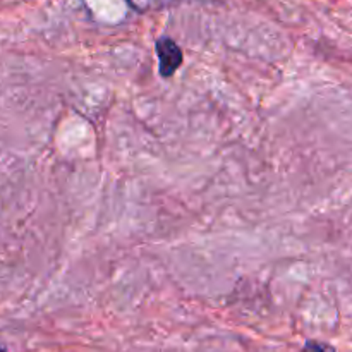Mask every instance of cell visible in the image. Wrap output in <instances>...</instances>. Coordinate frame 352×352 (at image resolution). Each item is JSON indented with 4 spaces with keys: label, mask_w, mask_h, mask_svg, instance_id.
<instances>
[{
    "label": "cell",
    "mask_w": 352,
    "mask_h": 352,
    "mask_svg": "<svg viewBox=\"0 0 352 352\" xmlns=\"http://www.w3.org/2000/svg\"><path fill=\"white\" fill-rule=\"evenodd\" d=\"M129 3L131 9H134L136 12H153V10H162L167 9V7L174 6L177 0H126Z\"/></svg>",
    "instance_id": "cell-2"
},
{
    "label": "cell",
    "mask_w": 352,
    "mask_h": 352,
    "mask_svg": "<svg viewBox=\"0 0 352 352\" xmlns=\"http://www.w3.org/2000/svg\"><path fill=\"white\" fill-rule=\"evenodd\" d=\"M155 47H157L158 64H160L158 65V72H160L162 78H170L181 67L182 58H184L181 47L168 36L158 38Z\"/></svg>",
    "instance_id": "cell-1"
},
{
    "label": "cell",
    "mask_w": 352,
    "mask_h": 352,
    "mask_svg": "<svg viewBox=\"0 0 352 352\" xmlns=\"http://www.w3.org/2000/svg\"><path fill=\"white\" fill-rule=\"evenodd\" d=\"M0 352H7V347L3 344H0Z\"/></svg>",
    "instance_id": "cell-4"
},
{
    "label": "cell",
    "mask_w": 352,
    "mask_h": 352,
    "mask_svg": "<svg viewBox=\"0 0 352 352\" xmlns=\"http://www.w3.org/2000/svg\"><path fill=\"white\" fill-rule=\"evenodd\" d=\"M302 352H336L330 344L318 342V340H308L302 347Z\"/></svg>",
    "instance_id": "cell-3"
}]
</instances>
